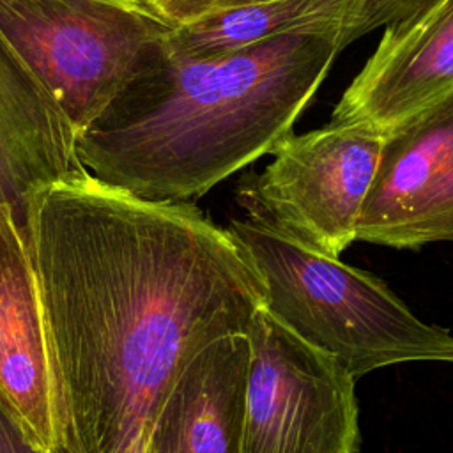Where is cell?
<instances>
[{"label":"cell","mask_w":453,"mask_h":453,"mask_svg":"<svg viewBox=\"0 0 453 453\" xmlns=\"http://www.w3.org/2000/svg\"><path fill=\"white\" fill-rule=\"evenodd\" d=\"M83 170L76 127L0 34V205L27 234L34 196Z\"/></svg>","instance_id":"obj_10"},{"label":"cell","mask_w":453,"mask_h":453,"mask_svg":"<svg viewBox=\"0 0 453 453\" xmlns=\"http://www.w3.org/2000/svg\"><path fill=\"white\" fill-rule=\"evenodd\" d=\"M230 234L264 285V310L354 380L400 363H453V334L418 319L377 276L248 219Z\"/></svg>","instance_id":"obj_3"},{"label":"cell","mask_w":453,"mask_h":453,"mask_svg":"<svg viewBox=\"0 0 453 453\" xmlns=\"http://www.w3.org/2000/svg\"><path fill=\"white\" fill-rule=\"evenodd\" d=\"M248 334H228L198 350L165 396L149 444L154 453H242Z\"/></svg>","instance_id":"obj_11"},{"label":"cell","mask_w":453,"mask_h":453,"mask_svg":"<svg viewBox=\"0 0 453 453\" xmlns=\"http://www.w3.org/2000/svg\"><path fill=\"white\" fill-rule=\"evenodd\" d=\"M0 400L32 439L64 453L60 396L28 235L0 205Z\"/></svg>","instance_id":"obj_8"},{"label":"cell","mask_w":453,"mask_h":453,"mask_svg":"<svg viewBox=\"0 0 453 453\" xmlns=\"http://www.w3.org/2000/svg\"><path fill=\"white\" fill-rule=\"evenodd\" d=\"M0 453H53L39 446L0 400Z\"/></svg>","instance_id":"obj_15"},{"label":"cell","mask_w":453,"mask_h":453,"mask_svg":"<svg viewBox=\"0 0 453 453\" xmlns=\"http://www.w3.org/2000/svg\"><path fill=\"white\" fill-rule=\"evenodd\" d=\"M166 39V37H165ZM338 50V32H294L241 50L154 62L78 136L96 179L156 202H191L271 154Z\"/></svg>","instance_id":"obj_2"},{"label":"cell","mask_w":453,"mask_h":453,"mask_svg":"<svg viewBox=\"0 0 453 453\" xmlns=\"http://www.w3.org/2000/svg\"><path fill=\"white\" fill-rule=\"evenodd\" d=\"M168 32L134 0H0V34L78 136L154 62Z\"/></svg>","instance_id":"obj_4"},{"label":"cell","mask_w":453,"mask_h":453,"mask_svg":"<svg viewBox=\"0 0 453 453\" xmlns=\"http://www.w3.org/2000/svg\"><path fill=\"white\" fill-rule=\"evenodd\" d=\"M147 453H154V449L150 448V444H149V448H147Z\"/></svg>","instance_id":"obj_17"},{"label":"cell","mask_w":453,"mask_h":453,"mask_svg":"<svg viewBox=\"0 0 453 453\" xmlns=\"http://www.w3.org/2000/svg\"><path fill=\"white\" fill-rule=\"evenodd\" d=\"M248 2H260V0H225L218 9L230 7V5H241V4H248Z\"/></svg>","instance_id":"obj_16"},{"label":"cell","mask_w":453,"mask_h":453,"mask_svg":"<svg viewBox=\"0 0 453 453\" xmlns=\"http://www.w3.org/2000/svg\"><path fill=\"white\" fill-rule=\"evenodd\" d=\"M423 2L425 0H352L343 25L338 30V50L342 51L356 39L405 16Z\"/></svg>","instance_id":"obj_13"},{"label":"cell","mask_w":453,"mask_h":453,"mask_svg":"<svg viewBox=\"0 0 453 453\" xmlns=\"http://www.w3.org/2000/svg\"><path fill=\"white\" fill-rule=\"evenodd\" d=\"M57 375L64 453H147L186 363L248 334L264 285L228 228L87 170L41 189L28 230Z\"/></svg>","instance_id":"obj_1"},{"label":"cell","mask_w":453,"mask_h":453,"mask_svg":"<svg viewBox=\"0 0 453 453\" xmlns=\"http://www.w3.org/2000/svg\"><path fill=\"white\" fill-rule=\"evenodd\" d=\"M453 94V0H425L388 23L331 120L384 131Z\"/></svg>","instance_id":"obj_9"},{"label":"cell","mask_w":453,"mask_h":453,"mask_svg":"<svg viewBox=\"0 0 453 453\" xmlns=\"http://www.w3.org/2000/svg\"><path fill=\"white\" fill-rule=\"evenodd\" d=\"M356 241L398 250L453 241V94L386 131Z\"/></svg>","instance_id":"obj_7"},{"label":"cell","mask_w":453,"mask_h":453,"mask_svg":"<svg viewBox=\"0 0 453 453\" xmlns=\"http://www.w3.org/2000/svg\"><path fill=\"white\" fill-rule=\"evenodd\" d=\"M386 131L336 122L290 133L258 173L237 182L246 219L329 257L356 241L363 202L375 177Z\"/></svg>","instance_id":"obj_5"},{"label":"cell","mask_w":453,"mask_h":453,"mask_svg":"<svg viewBox=\"0 0 453 453\" xmlns=\"http://www.w3.org/2000/svg\"><path fill=\"white\" fill-rule=\"evenodd\" d=\"M242 453H357L352 375L264 306L248 331Z\"/></svg>","instance_id":"obj_6"},{"label":"cell","mask_w":453,"mask_h":453,"mask_svg":"<svg viewBox=\"0 0 453 453\" xmlns=\"http://www.w3.org/2000/svg\"><path fill=\"white\" fill-rule=\"evenodd\" d=\"M352 0H260L216 9L170 28L165 44L186 57L223 55L294 32L340 30Z\"/></svg>","instance_id":"obj_12"},{"label":"cell","mask_w":453,"mask_h":453,"mask_svg":"<svg viewBox=\"0 0 453 453\" xmlns=\"http://www.w3.org/2000/svg\"><path fill=\"white\" fill-rule=\"evenodd\" d=\"M170 28L184 27L216 11L225 0H134Z\"/></svg>","instance_id":"obj_14"}]
</instances>
